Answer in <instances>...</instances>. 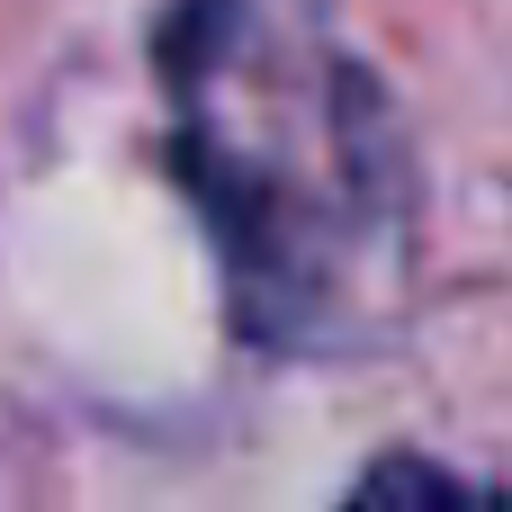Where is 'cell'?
<instances>
[{"label":"cell","mask_w":512,"mask_h":512,"mask_svg":"<svg viewBox=\"0 0 512 512\" xmlns=\"http://www.w3.org/2000/svg\"><path fill=\"white\" fill-rule=\"evenodd\" d=\"M171 171L207 216L234 324L324 351L396 306L414 180L387 90L306 0H180L162 36Z\"/></svg>","instance_id":"6da1fadb"},{"label":"cell","mask_w":512,"mask_h":512,"mask_svg":"<svg viewBox=\"0 0 512 512\" xmlns=\"http://www.w3.org/2000/svg\"><path fill=\"white\" fill-rule=\"evenodd\" d=\"M342 512H512V495L459 477V468H441V459H423V450H396V459H378L342 495Z\"/></svg>","instance_id":"7a4b0ae2"}]
</instances>
